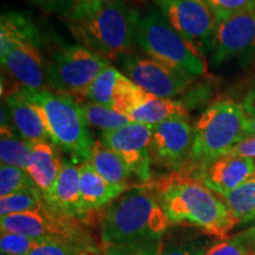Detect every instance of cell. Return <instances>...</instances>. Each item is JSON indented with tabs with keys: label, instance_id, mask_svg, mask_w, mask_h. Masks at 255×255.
I'll use <instances>...</instances> for the list:
<instances>
[{
	"label": "cell",
	"instance_id": "6da1fadb",
	"mask_svg": "<svg viewBox=\"0 0 255 255\" xmlns=\"http://www.w3.org/2000/svg\"><path fill=\"white\" fill-rule=\"evenodd\" d=\"M150 189L170 223L191 226L221 240L228 239L238 226L222 199L189 175H164L150 184Z\"/></svg>",
	"mask_w": 255,
	"mask_h": 255
},
{
	"label": "cell",
	"instance_id": "7a4b0ae2",
	"mask_svg": "<svg viewBox=\"0 0 255 255\" xmlns=\"http://www.w3.org/2000/svg\"><path fill=\"white\" fill-rule=\"evenodd\" d=\"M169 226L155 194L133 188L109 205L102 219L101 238L108 246L161 240Z\"/></svg>",
	"mask_w": 255,
	"mask_h": 255
},
{
	"label": "cell",
	"instance_id": "3957f363",
	"mask_svg": "<svg viewBox=\"0 0 255 255\" xmlns=\"http://www.w3.org/2000/svg\"><path fill=\"white\" fill-rule=\"evenodd\" d=\"M17 89L39 113L53 144L68 152L76 163L90 161L95 142L81 104L75 98L60 92L34 90L21 85H17Z\"/></svg>",
	"mask_w": 255,
	"mask_h": 255
},
{
	"label": "cell",
	"instance_id": "277c9868",
	"mask_svg": "<svg viewBox=\"0 0 255 255\" xmlns=\"http://www.w3.org/2000/svg\"><path fill=\"white\" fill-rule=\"evenodd\" d=\"M247 114L244 105L233 100L216 101L200 115L194 124V142L189 163L182 171L193 175L227 155L234 145L246 138Z\"/></svg>",
	"mask_w": 255,
	"mask_h": 255
},
{
	"label": "cell",
	"instance_id": "5b68a950",
	"mask_svg": "<svg viewBox=\"0 0 255 255\" xmlns=\"http://www.w3.org/2000/svg\"><path fill=\"white\" fill-rule=\"evenodd\" d=\"M138 9L127 1L111 2L94 13L71 23V30L82 45L108 60L133 52Z\"/></svg>",
	"mask_w": 255,
	"mask_h": 255
},
{
	"label": "cell",
	"instance_id": "8992f818",
	"mask_svg": "<svg viewBox=\"0 0 255 255\" xmlns=\"http://www.w3.org/2000/svg\"><path fill=\"white\" fill-rule=\"evenodd\" d=\"M135 44L149 58L191 79L207 72V63L171 26L161 9L139 13L135 28Z\"/></svg>",
	"mask_w": 255,
	"mask_h": 255
},
{
	"label": "cell",
	"instance_id": "52a82bcc",
	"mask_svg": "<svg viewBox=\"0 0 255 255\" xmlns=\"http://www.w3.org/2000/svg\"><path fill=\"white\" fill-rule=\"evenodd\" d=\"M108 65L109 60L82 44L60 46L51 53L46 63L50 89L70 95L79 103L91 83Z\"/></svg>",
	"mask_w": 255,
	"mask_h": 255
},
{
	"label": "cell",
	"instance_id": "ba28073f",
	"mask_svg": "<svg viewBox=\"0 0 255 255\" xmlns=\"http://www.w3.org/2000/svg\"><path fill=\"white\" fill-rule=\"evenodd\" d=\"M1 233H18L45 242H62L72 246L94 247L90 233L83 221L57 214L49 206L30 212L18 213L0 218Z\"/></svg>",
	"mask_w": 255,
	"mask_h": 255
},
{
	"label": "cell",
	"instance_id": "9c48e42d",
	"mask_svg": "<svg viewBox=\"0 0 255 255\" xmlns=\"http://www.w3.org/2000/svg\"><path fill=\"white\" fill-rule=\"evenodd\" d=\"M175 31L199 55L212 52L216 18L205 0H155Z\"/></svg>",
	"mask_w": 255,
	"mask_h": 255
},
{
	"label": "cell",
	"instance_id": "30bf717a",
	"mask_svg": "<svg viewBox=\"0 0 255 255\" xmlns=\"http://www.w3.org/2000/svg\"><path fill=\"white\" fill-rule=\"evenodd\" d=\"M194 130L189 117H174L152 127L150 157L152 164L182 173L189 163Z\"/></svg>",
	"mask_w": 255,
	"mask_h": 255
},
{
	"label": "cell",
	"instance_id": "8fae6325",
	"mask_svg": "<svg viewBox=\"0 0 255 255\" xmlns=\"http://www.w3.org/2000/svg\"><path fill=\"white\" fill-rule=\"evenodd\" d=\"M119 63L128 78L144 91L157 97L173 100L183 94L194 81L149 57H141L135 52L122 56Z\"/></svg>",
	"mask_w": 255,
	"mask_h": 255
},
{
	"label": "cell",
	"instance_id": "7c38bea8",
	"mask_svg": "<svg viewBox=\"0 0 255 255\" xmlns=\"http://www.w3.org/2000/svg\"><path fill=\"white\" fill-rule=\"evenodd\" d=\"M151 126L131 122L113 131L102 132L101 142L126 162L131 174L146 183L151 178Z\"/></svg>",
	"mask_w": 255,
	"mask_h": 255
},
{
	"label": "cell",
	"instance_id": "4fadbf2b",
	"mask_svg": "<svg viewBox=\"0 0 255 255\" xmlns=\"http://www.w3.org/2000/svg\"><path fill=\"white\" fill-rule=\"evenodd\" d=\"M255 53V9L241 12L216 21L210 63L214 66Z\"/></svg>",
	"mask_w": 255,
	"mask_h": 255
},
{
	"label": "cell",
	"instance_id": "5bb4252c",
	"mask_svg": "<svg viewBox=\"0 0 255 255\" xmlns=\"http://www.w3.org/2000/svg\"><path fill=\"white\" fill-rule=\"evenodd\" d=\"M189 176L221 196L255 176V161L254 158L223 155Z\"/></svg>",
	"mask_w": 255,
	"mask_h": 255
},
{
	"label": "cell",
	"instance_id": "9a60e30c",
	"mask_svg": "<svg viewBox=\"0 0 255 255\" xmlns=\"http://www.w3.org/2000/svg\"><path fill=\"white\" fill-rule=\"evenodd\" d=\"M0 59L2 70L15 79L18 85L34 90H50L46 63L40 46L32 43L18 44Z\"/></svg>",
	"mask_w": 255,
	"mask_h": 255
},
{
	"label": "cell",
	"instance_id": "2e32d148",
	"mask_svg": "<svg viewBox=\"0 0 255 255\" xmlns=\"http://www.w3.org/2000/svg\"><path fill=\"white\" fill-rule=\"evenodd\" d=\"M46 205L57 214L84 222L88 213L83 207L79 187V165L76 162L63 159L56 183L44 197Z\"/></svg>",
	"mask_w": 255,
	"mask_h": 255
},
{
	"label": "cell",
	"instance_id": "e0dca14e",
	"mask_svg": "<svg viewBox=\"0 0 255 255\" xmlns=\"http://www.w3.org/2000/svg\"><path fill=\"white\" fill-rule=\"evenodd\" d=\"M30 144L31 154L27 173L34 186L45 197L56 183L62 169L63 159L59 157L57 145L51 141H38Z\"/></svg>",
	"mask_w": 255,
	"mask_h": 255
},
{
	"label": "cell",
	"instance_id": "ac0fdd59",
	"mask_svg": "<svg viewBox=\"0 0 255 255\" xmlns=\"http://www.w3.org/2000/svg\"><path fill=\"white\" fill-rule=\"evenodd\" d=\"M5 102L12 122L25 141H51L43 119L36 108L18 91L17 87L5 94Z\"/></svg>",
	"mask_w": 255,
	"mask_h": 255
},
{
	"label": "cell",
	"instance_id": "d6986e66",
	"mask_svg": "<svg viewBox=\"0 0 255 255\" xmlns=\"http://www.w3.org/2000/svg\"><path fill=\"white\" fill-rule=\"evenodd\" d=\"M79 187L83 207L88 214L111 205L127 191L126 188L113 186L105 181L92 167L90 161L79 165Z\"/></svg>",
	"mask_w": 255,
	"mask_h": 255
},
{
	"label": "cell",
	"instance_id": "ffe728a7",
	"mask_svg": "<svg viewBox=\"0 0 255 255\" xmlns=\"http://www.w3.org/2000/svg\"><path fill=\"white\" fill-rule=\"evenodd\" d=\"M21 43L41 45V33L27 15L6 12L0 19V57Z\"/></svg>",
	"mask_w": 255,
	"mask_h": 255
},
{
	"label": "cell",
	"instance_id": "44dd1931",
	"mask_svg": "<svg viewBox=\"0 0 255 255\" xmlns=\"http://www.w3.org/2000/svg\"><path fill=\"white\" fill-rule=\"evenodd\" d=\"M174 117H188L186 105L171 98L157 97L151 94L128 115L130 122L151 127Z\"/></svg>",
	"mask_w": 255,
	"mask_h": 255
},
{
	"label": "cell",
	"instance_id": "7402d4cb",
	"mask_svg": "<svg viewBox=\"0 0 255 255\" xmlns=\"http://www.w3.org/2000/svg\"><path fill=\"white\" fill-rule=\"evenodd\" d=\"M90 162L105 181L113 186L127 189L131 171L116 152L102 144L101 141L95 142Z\"/></svg>",
	"mask_w": 255,
	"mask_h": 255
},
{
	"label": "cell",
	"instance_id": "603a6c76",
	"mask_svg": "<svg viewBox=\"0 0 255 255\" xmlns=\"http://www.w3.org/2000/svg\"><path fill=\"white\" fill-rule=\"evenodd\" d=\"M31 144L18 136L7 122L1 121L0 128V159L1 164L13 165L27 170L30 161Z\"/></svg>",
	"mask_w": 255,
	"mask_h": 255
},
{
	"label": "cell",
	"instance_id": "cb8c5ba5",
	"mask_svg": "<svg viewBox=\"0 0 255 255\" xmlns=\"http://www.w3.org/2000/svg\"><path fill=\"white\" fill-rule=\"evenodd\" d=\"M220 197L238 225L255 220V176Z\"/></svg>",
	"mask_w": 255,
	"mask_h": 255
},
{
	"label": "cell",
	"instance_id": "d4e9b609",
	"mask_svg": "<svg viewBox=\"0 0 255 255\" xmlns=\"http://www.w3.org/2000/svg\"><path fill=\"white\" fill-rule=\"evenodd\" d=\"M81 109L88 126L101 129L103 132L113 131L131 123L126 115L119 113L111 107L85 102L81 104Z\"/></svg>",
	"mask_w": 255,
	"mask_h": 255
},
{
	"label": "cell",
	"instance_id": "484cf974",
	"mask_svg": "<svg viewBox=\"0 0 255 255\" xmlns=\"http://www.w3.org/2000/svg\"><path fill=\"white\" fill-rule=\"evenodd\" d=\"M148 96L149 92L143 90L131 79H129L124 73L121 72L114 90L111 108L128 117V115L135 110Z\"/></svg>",
	"mask_w": 255,
	"mask_h": 255
},
{
	"label": "cell",
	"instance_id": "4316f807",
	"mask_svg": "<svg viewBox=\"0 0 255 255\" xmlns=\"http://www.w3.org/2000/svg\"><path fill=\"white\" fill-rule=\"evenodd\" d=\"M120 75L121 72L115 66L108 65L91 83L83 96L82 101H88L90 103L104 105V107H111L114 90Z\"/></svg>",
	"mask_w": 255,
	"mask_h": 255
},
{
	"label": "cell",
	"instance_id": "83f0119b",
	"mask_svg": "<svg viewBox=\"0 0 255 255\" xmlns=\"http://www.w3.org/2000/svg\"><path fill=\"white\" fill-rule=\"evenodd\" d=\"M45 205L43 194L37 187H31L11 195L0 197V216L30 212Z\"/></svg>",
	"mask_w": 255,
	"mask_h": 255
},
{
	"label": "cell",
	"instance_id": "f1b7e54d",
	"mask_svg": "<svg viewBox=\"0 0 255 255\" xmlns=\"http://www.w3.org/2000/svg\"><path fill=\"white\" fill-rule=\"evenodd\" d=\"M36 187L27 170L13 167V165L1 164L0 167V197L11 195L27 188Z\"/></svg>",
	"mask_w": 255,
	"mask_h": 255
},
{
	"label": "cell",
	"instance_id": "f546056e",
	"mask_svg": "<svg viewBox=\"0 0 255 255\" xmlns=\"http://www.w3.org/2000/svg\"><path fill=\"white\" fill-rule=\"evenodd\" d=\"M44 242L45 241L18 233H1L0 250L6 255H28Z\"/></svg>",
	"mask_w": 255,
	"mask_h": 255
},
{
	"label": "cell",
	"instance_id": "4dcf8cb0",
	"mask_svg": "<svg viewBox=\"0 0 255 255\" xmlns=\"http://www.w3.org/2000/svg\"><path fill=\"white\" fill-rule=\"evenodd\" d=\"M214 13L216 21L241 13V12L255 9V0H205Z\"/></svg>",
	"mask_w": 255,
	"mask_h": 255
},
{
	"label": "cell",
	"instance_id": "1f68e13d",
	"mask_svg": "<svg viewBox=\"0 0 255 255\" xmlns=\"http://www.w3.org/2000/svg\"><path fill=\"white\" fill-rule=\"evenodd\" d=\"M203 255H251L250 241L244 233L213 245Z\"/></svg>",
	"mask_w": 255,
	"mask_h": 255
},
{
	"label": "cell",
	"instance_id": "d6a6232c",
	"mask_svg": "<svg viewBox=\"0 0 255 255\" xmlns=\"http://www.w3.org/2000/svg\"><path fill=\"white\" fill-rule=\"evenodd\" d=\"M162 239L154 241L109 246L104 255H158L162 250Z\"/></svg>",
	"mask_w": 255,
	"mask_h": 255
},
{
	"label": "cell",
	"instance_id": "836d02e7",
	"mask_svg": "<svg viewBox=\"0 0 255 255\" xmlns=\"http://www.w3.org/2000/svg\"><path fill=\"white\" fill-rule=\"evenodd\" d=\"M28 255H98L95 247L81 248L62 242H44Z\"/></svg>",
	"mask_w": 255,
	"mask_h": 255
},
{
	"label": "cell",
	"instance_id": "e575fe53",
	"mask_svg": "<svg viewBox=\"0 0 255 255\" xmlns=\"http://www.w3.org/2000/svg\"><path fill=\"white\" fill-rule=\"evenodd\" d=\"M207 250L196 241L181 240L162 247L158 255H203Z\"/></svg>",
	"mask_w": 255,
	"mask_h": 255
},
{
	"label": "cell",
	"instance_id": "d590c367",
	"mask_svg": "<svg viewBox=\"0 0 255 255\" xmlns=\"http://www.w3.org/2000/svg\"><path fill=\"white\" fill-rule=\"evenodd\" d=\"M34 5L50 13L71 17L77 6V0H31Z\"/></svg>",
	"mask_w": 255,
	"mask_h": 255
},
{
	"label": "cell",
	"instance_id": "8d00e7d4",
	"mask_svg": "<svg viewBox=\"0 0 255 255\" xmlns=\"http://www.w3.org/2000/svg\"><path fill=\"white\" fill-rule=\"evenodd\" d=\"M116 1H127L128 0H77V6L70 17V21H76L85 15H89L100 9L103 6Z\"/></svg>",
	"mask_w": 255,
	"mask_h": 255
},
{
	"label": "cell",
	"instance_id": "74e56055",
	"mask_svg": "<svg viewBox=\"0 0 255 255\" xmlns=\"http://www.w3.org/2000/svg\"><path fill=\"white\" fill-rule=\"evenodd\" d=\"M227 155L255 158V136H247L231 149Z\"/></svg>",
	"mask_w": 255,
	"mask_h": 255
},
{
	"label": "cell",
	"instance_id": "f35d334b",
	"mask_svg": "<svg viewBox=\"0 0 255 255\" xmlns=\"http://www.w3.org/2000/svg\"><path fill=\"white\" fill-rule=\"evenodd\" d=\"M242 105H244L245 110H246L247 116L255 114V89L248 94L245 101L242 102Z\"/></svg>",
	"mask_w": 255,
	"mask_h": 255
},
{
	"label": "cell",
	"instance_id": "ab89813d",
	"mask_svg": "<svg viewBox=\"0 0 255 255\" xmlns=\"http://www.w3.org/2000/svg\"><path fill=\"white\" fill-rule=\"evenodd\" d=\"M247 121V133L248 136H255V114L250 115Z\"/></svg>",
	"mask_w": 255,
	"mask_h": 255
},
{
	"label": "cell",
	"instance_id": "60d3db41",
	"mask_svg": "<svg viewBox=\"0 0 255 255\" xmlns=\"http://www.w3.org/2000/svg\"><path fill=\"white\" fill-rule=\"evenodd\" d=\"M244 234L246 235L247 239H254L255 238V226H253V227H251L250 229H247L246 232H244Z\"/></svg>",
	"mask_w": 255,
	"mask_h": 255
},
{
	"label": "cell",
	"instance_id": "b9f144b4",
	"mask_svg": "<svg viewBox=\"0 0 255 255\" xmlns=\"http://www.w3.org/2000/svg\"><path fill=\"white\" fill-rule=\"evenodd\" d=\"M250 241V246H251V255H255V238L254 239H248Z\"/></svg>",
	"mask_w": 255,
	"mask_h": 255
},
{
	"label": "cell",
	"instance_id": "7bdbcfd3",
	"mask_svg": "<svg viewBox=\"0 0 255 255\" xmlns=\"http://www.w3.org/2000/svg\"><path fill=\"white\" fill-rule=\"evenodd\" d=\"M0 255H6V254H5V253H1V254H0Z\"/></svg>",
	"mask_w": 255,
	"mask_h": 255
},
{
	"label": "cell",
	"instance_id": "ee69618b",
	"mask_svg": "<svg viewBox=\"0 0 255 255\" xmlns=\"http://www.w3.org/2000/svg\"><path fill=\"white\" fill-rule=\"evenodd\" d=\"M154 1H155V0H154Z\"/></svg>",
	"mask_w": 255,
	"mask_h": 255
}]
</instances>
